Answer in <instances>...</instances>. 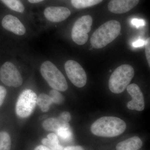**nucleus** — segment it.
<instances>
[{"label": "nucleus", "mask_w": 150, "mask_h": 150, "mask_svg": "<svg viewBox=\"0 0 150 150\" xmlns=\"http://www.w3.org/2000/svg\"><path fill=\"white\" fill-rule=\"evenodd\" d=\"M121 25L116 20L106 22L93 33L91 38L92 46L100 49L107 46L120 34Z\"/></svg>", "instance_id": "2"}, {"label": "nucleus", "mask_w": 150, "mask_h": 150, "mask_svg": "<svg viewBox=\"0 0 150 150\" xmlns=\"http://www.w3.org/2000/svg\"><path fill=\"white\" fill-rule=\"evenodd\" d=\"M50 96L53 100V102L56 104H60L64 101V98L59 91L53 89L50 92Z\"/></svg>", "instance_id": "21"}, {"label": "nucleus", "mask_w": 150, "mask_h": 150, "mask_svg": "<svg viewBox=\"0 0 150 150\" xmlns=\"http://www.w3.org/2000/svg\"><path fill=\"white\" fill-rule=\"evenodd\" d=\"M34 150H51L43 145H40L35 148Z\"/></svg>", "instance_id": "28"}, {"label": "nucleus", "mask_w": 150, "mask_h": 150, "mask_svg": "<svg viewBox=\"0 0 150 150\" xmlns=\"http://www.w3.org/2000/svg\"><path fill=\"white\" fill-rule=\"evenodd\" d=\"M67 124H69V123H65L58 117L57 118H51L46 119L43 122L42 126L47 131L56 132L60 127Z\"/></svg>", "instance_id": "14"}, {"label": "nucleus", "mask_w": 150, "mask_h": 150, "mask_svg": "<svg viewBox=\"0 0 150 150\" xmlns=\"http://www.w3.org/2000/svg\"><path fill=\"white\" fill-rule=\"evenodd\" d=\"M64 150H84L81 146H69L64 149Z\"/></svg>", "instance_id": "26"}, {"label": "nucleus", "mask_w": 150, "mask_h": 150, "mask_svg": "<svg viewBox=\"0 0 150 150\" xmlns=\"http://www.w3.org/2000/svg\"><path fill=\"white\" fill-rule=\"evenodd\" d=\"M131 23L133 25H135L137 28L140 26H144L146 25V22L144 20L138 19L137 18L132 20Z\"/></svg>", "instance_id": "25"}, {"label": "nucleus", "mask_w": 150, "mask_h": 150, "mask_svg": "<svg viewBox=\"0 0 150 150\" xmlns=\"http://www.w3.org/2000/svg\"><path fill=\"white\" fill-rule=\"evenodd\" d=\"M145 41L142 40H137L136 42L133 43V46L135 47H140L145 45Z\"/></svg>", "instance_id": "27"}, {"label": "nucleus", "mask_w": 150, "mask_h": 150, "mask_svg": "<svg viewBox=\"0 0 150 150\" xmlns=\"http://www.w3.org/2000/svg\"><path fill=\"white\" fill-rule=\"evenodd\" d=\"M143 143L138 137L129 138L118 143L116 146V150H138L142 147Z\"/></svg>", "instance_id": "13"}, {"label": "nucleus", "mask_w": 150, "mask_h": 150, "mask_svg": "<svg viewBox=\"0 0 150 150\" xmlns=\"http://www.w3.org/2000/svg\"><path fill=\"white\" fill-rule=\"evenodd\" d=\"M128 93L132 97V99L127 103V107L131 110L141 111L145 108L144 96L139 86L135 83L129 85L127 87Z\"/></svg>", "instance_id": "9"}, {"label": "nucleus", "mask_w": 150, "mask_h": 150, "mask_svg": "<svg viewBox=\"0 0 150 150\" xmlns=\"http://www.w3.org/2000/svg\"><path fill=\"white\" fill-rule=\"evenodd\" d=\"M28 1L30 3L35 4V3H38L43 1L44 0H28Z\"/></svg>", "instance_id": "29"}, {"label": "nucleus", "mask_w": 150, "mask_h": 150, "mask_svg": "<svg viewBox=\"0 0 150 150\" xmlns=\"http://www.w3.org/2000/svg\"><path fill=\"white\" fill-rule=\"evenodd\" d=\"M109 72H111V70H110V71H109Z\"/></svg>", "instance_id": "30"}, {"label": "nucleus", "mask_w": 150, "mask_h": 150, "mask_svg": "<svg viewBox=\"0 0 150 150\" xmlns=\"http://www.w3.org/2000/svg\"><path fill=\"white\" fill-rule=\"evenodd\" d=\"M92 23V18L90 15L83 16L76 21L71 31L72 38L75 43L83 45L87 42Z\"/></svg>", "instance_id": "6"}, {"label": "nucleus", "mask_w": 150, "mask_h": 150, "mask_svg": "<svg viewBox=\"0 0 150 150\" xmlns=\"http://www.w3.org/2000/svg\"><path fill=\"white\" fill-rule=\"evenodd\" d=\"M59 117L65 123H69L71 119V115L69 112L67 111L62 112L59 115Z\"/></svg>", "instance_id": "23"}, {"label": "nucleus", "mask_w": 150, "mask_h": 150, "mask_svg": "<svg viewBox=\"0 0 150 150\" xmlns=\"http://www.w3.org/2000/svg\"><path fill=\"white\" fill-rule=\"evenodd\" d=\"M6 94L7 91L5 88L3 86H0V107L3 104Z\"/></svg>", "instance_id": "24"}, {"label": "nucleus", "mask_w": 150, "mask_h": 150, "mask_svg": "<svg viewBox=\"0 0 150 150\" xmlns=\"http://www.w3.org/2000/svg\"><path fill=\"white\" fill-rule=\"evenodd\" d=\"M103 0H71L74 7L77 9L84 8L96 5Z\"/></svg>", "instance_id": "17"}, {"label": "nucleus", "mask_w": 150, "mask_h": 150, "mask_svg": "<svg viewBox=\"0 0 150 150\" xmlns=\"http://www.w3.org/2000/svg\"><path fill=\"white\" fill-rule=\"evenodd\" d=\"M40 71L44 79L54 89L65 91L68 89L64 76L52 62L46 61L43 63L40 67Z\"/></svg>", "instance_id": "4"}, {"label": "nucleus", "mask_w": 150, "mask_h": 150, "mask_svg": "<svg viewBox=\"0 0 150 150\" xmlns=\"http://www.w3.org/2000/svg\"><path fill=\"white\" fill-rule=\"evenodd\" d=\"M126 128V123L122 119L113 116H105L92 125L91 131L98 137H114L123 134Z\"/></svg>", "instance_id": "1"}, {"label": "nucleus", "mask_w": 150, "mask_h": 150, "mask_svg": "<svg viewBox=\"0 0 150 150\" xmlns=\"http://www.w3.org/2000/svg\"><path fill=\"white\" fill-rule=\"evenodd\" d=\"M135 71L131 65L124 64L118 67L112 73L108 86L110 91L114 93L123 92L134 77Z\"/></svg>", "instance_id": "3"}, {"label": "nucleus", "mask_w": 150, "mask_h": 150, "mask_svg": "<svg viewBox=\"0 0 150 150\" xmlns=\"http://www.w3.org/2000/svg\"><path fill=\"white\" fill-rule=\"evenodd\" d=\"M56 132L58 136L64 141H68L71 139L72 133L70 129L69 124L60 127Z\"/></svg>", "instance_id": "19"}, {"label": "nucleus", "mask_w": 150, "mask_h": 150, "mask_svg": "<svg viewBox=\"0 0 150 150\" xmlns=\"http://www.w3.org/2000/svg\"><path fill=\"white\" fill-rule=\"evenodd\" d=\"M53 103V100L51 96L46 94H40L37 97V104L43 112L48 111L50 105Z\"/></svg>", "instance_id": "16"}, {"label": "nucleus", "mask_w": 150, "mask_h": 150, "mask_svg": "<svg viewBox=\"0 0 150 150\" xmlns=\"http://www.w3.org/2000/svg\"><path fill=\"white\" fill-rule=\"evenodd\" d=\"M145 53L149 66L150 67V38H149L145 41Z\"/></svg>", "instance_id": "22"}, {"label": "nucleus", "mask_w": 150, "mask_h": 150, "mask_svg": "<svg viewBox=\"0 0 150 150\" xmlns=\"http://www.w3.org/2000/svg\"><path fill=\"white\" fill-rule=\"evenodd\" d=\"M0 79L6 86L15 88L19 87L23 83L20 73L13 63H5L0 69Z\"/></svg>", "instance_id": "7"}, {"label": "nucleus", "mask_w": 150, "mask_h": 150, "mask_svg": "<svg viewBox=\"0 0 150 150\" xmlns=\"http://www.w3.org/2000/svg\"><path fill=\"white\" fill-rule=\"evenodd\" d=\"M36 93L30 89L23 91L20 95L16 106L17 115L21 118L28 117L34 110L37 104Z\"/></svg>", "instance_id": "5"}, {"label": "nucleus", "mask_w": 150, "mask_h": 150, "mask_svg": "<svg viewBox=\"0 0 150 150\" xmlns=\"http://www.w3.org/2000/svg\"><path fill=\"white\" fill-rule=\"evenodd\" d=\"M71 14L70 10L64 7H48L44 11L45 17L52 22L64 21L70 16Z\"/></svg>", "instance_id": "10"}, {"label": "nucleus", "mask_w": 150, "mask_h": 150, "mask_svg": "<svg viewBox=\"0 0 150 150\" xmlns=\"http://www.w3.org/2000/svg\"><path fill=\"white\" fill-rule=\"evenodd\" d=\"M11 140L8 133L0 132V150H10Z\"/></svg>", "instance_id": "20"}, {"label": "nucleus", "mask_w": 150, "mask_h": 150, "mask_svg": "<svg viewBox=\"0 0 150 150\" xmlns=\"http://www.w3.org/2000/svg\"><path fill=\"white\" fill-rule=\"evenodd\" d=\"M65 69L68 78L73 84L79 88L85 85L86 74L83 68L78 62L71 60L67 61L65 63Z\"/></svg>", "instance_id": "8"}, {"label": "nucleus", "mask_w": 150, "mask_h": 150, "mask_svg": "<svg viewBox=\"0 0 150 150\" xmlns=\"http://www.w3.org/2000/svg\"><path fill=\"white\" fill-rule=\"evenodd\" d=\"M139 0H111L108 4V8L115 14L126 13L135 7Z\"/></svg>", "instance_id": "11"}, {"label": "nucleus", "mask_w": 150, "mask_h": 150, "mask_svg": "<svg viewBox=\"0 0 150 150\" xmlns=\"http://www.w3.org/2000/svg\"><path fill=\"white\" fill-rule=\"evenodd\" d=\"M8 7L19 13H23L25 8L19 0H1Z\"/></svg>", "instance_id": "18"}, {"label": "nucleus", "mask_w": 150, "mask_h": 150, "mask_svg": "<svg viewBox=\"0 0 150 150\" xmlns=\"http://www.w3.org/2000/svg\"><path fill=\"white\" fill-rule=\"evenodd\" d=\"M43 146L51 150H64V148L60 145L58 137L56 134L51 133L48 134L46 138L42 140Z\"/></svg>", "instance_id": "15"}, {"label": "nucleus", "mask_w": 150, "mask_h": 150, "mask_svg": "<svg viewBox=\"0 0 150 150\" xmlns=\"http://www.w3.org/2000/svg\"><path fill=\"white\" fill-rule=\"evenodd\" d=\"M2 25L6 30L19 35H24L26 29L24 25L16 17L8 15L3 18Z\"/></svg>", "instance_id": "12"}]
</instances>
